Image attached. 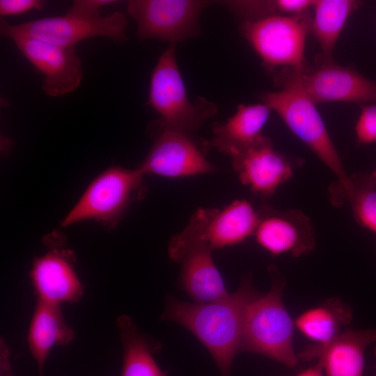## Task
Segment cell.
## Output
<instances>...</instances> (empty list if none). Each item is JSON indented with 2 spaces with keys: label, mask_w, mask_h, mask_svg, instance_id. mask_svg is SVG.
Returning <instances> with one entry per match:
<instances>
[{
  "label": "cell",
  "mask_w": 376,
  "mask_h": 376,
  "mask_svg": "<svg viewBox=\"0 0 376 376\" xmlns=\"http://www.w3.org/2000/svg\"><path fill=\"white\" fill-rule=\"evenodd\" d=\"M318 62L315 68L306 70L301 76L303 88L316 104L327 102H376V81L334 60Z\"/></svg>",
  "instance_id": "obj_14"
},
{
  "label": "cell",
  "mask_w": 376,
  "mask_h": 376,
  "mask_svg": "<svg viewBox=\"0 0 376 376\" xmlns=\"http://www.w3.org/2000/svg\"><path fill=\"white\" fill-rule=\"evenodd\" d=\"M150 127L153 137L152 146L136 167L144 175L153 174L178 178L210 173L217 170L190 133L165 128L155 122Z\"/></svg>",
  "instance_id": "obj_10"
},
{
  "label": "cell",
  "mask_w": 376,
  "mask_h": 376,
  "mask_svg": "<svg viewBox=\"0 0 376 376\" xmlns=\"http://www.w3.org/2000/svg\"><path fill=\"white\" fill-rule=\"evenodd\" d=\"M371 175H372V178H373L374 182H375V184H376V168H375V170L371 173Z\"/></svg>",
  "instance_id": "obj_28"
},
{
  "label": "cell",
  "mask_w": 376,
  "mask_h": 376,
  "mask_svg": "<svg viewBox=\"0 0 376 376\" xmlns=\"http://www.w3.org/2000/svg\"><path fill=\"white\" fill-rule=\"evenodd\" d=\"M376 343V329H347L324 347L309 346L299 359L318 358L325 376H363L366 348Z\"/></svg>",
  "instance_id": "obj_16"
},
{
  "label": "cell",
  "mask_w": 376,
  "mask_h": 376,
  "mask_svg": "<svg viewBox=\"0 0 376 376\" xmlns=\"http://www.w3.org/2000/svg\"><path fill=\"white\" fill-rule=\"evenodd\" d=\"M45 244L47 251L33 260L29 272L38 299L60 306L76 302L84 288L75 271L74 253L58 233L48 235Z\"/></svg>",
  "instance_id": "obj_11"
},
{
  "label": "cell",
  "mask_w": 376,
  "mask_h": 376,
  "mask_svg": "<svg viewBox=\"0 0 376 376\" xmlns=\"http://www.w3.org/2000/svg\"><path fill=\"white\" fill-rule=\"evenodd\" d=\"M23 56L44 75L43 92L61 97L75 91L83 77L82 63L75 47H62L37 39H11Z\"/></svg>",
  "instance_id": "obj_13"
},
{
  "label": "cell",
  "mask_w": 376,
  "mask_h": 376,
  "mask_svg": "<svg viewBox=\"0 0 376 376\" xmlns=\"http://www.w3.org/2000/svg\"><path fill=\"white\" fill-rule=\"evenodd\" d=\"M352 191L347 198L356 221L376 233V184L371 173L351 175Z\"/></svg>",
  "instance_id": "obj_23"
},
{
  "label": "cell",
  "mask_w": 376,
  "mask_h": 376,
  "mask_svg": "<svg viewBox=\"0 0 376 376\" xmlns=\"http://www.w3.org/2000/svg\"><path fill=\"white\" fill-rule=\"evenodd\" d=\"M260 218L251 203L233 201L224 208H199L187 225L171 239L168 253L191 245L206 246L212 251L238 244L253 236Z\"/></svg>",
  "instance_id": "obj_8"
},
{
  "label": "cell",
  "mask_w": 376,
  "mask_h": 376,
  "mask_svg": "<svg viewBox=\"0 0 376 376\" xmlns=\"http://www.w3.org/2000/svg\"><path fill=\"white\" fill-rule=\"evenodd\" d=\"M212 3L198 0H132L127 3V12L136 23L140 40L156 39L174 45L199 33L201 13Z\"/></svg>",
  "instance_id": "obj_9"
},
{
  "label": "cell",
  "mask_w": 376,
  "mask_h": 376,
  "mask_svg": "<svg viewBox=\"0 0 376 376\" xmlns=\"http://www.w3.org/2000/svg\"><path fill=\"white\" fill-rule=\"evenodd\" d=\"M10 350L6 342L1 338L0 343V376H15L13 373Z\"/></svg>",
  "instance_id": "obj_26"
},
{
  "label": "cell",
  "mask_w": 376,
  "mask_h": 376,
  "mask_svg": "<svg viewBox=\"0 0 376 376\" xmlns=\"http://www.w3.org/2000/svg\"><path fill=\"white\" fill-rule=\"evenodd\" d=\"M230 157L241 183L262 197L272 195L288 181L299 164L279 151L264 135Z\"/></svg>",
  "instance_id": "obj_12"
},
{
  "label": "cell",
  "mask_w": 376,
  "mask_h": 376,
  "mask_svg": "<svg viewBox=\"0 0 376 376\" xmlns=\"http://www.w3.org/2000/svg\"><path fill=\"white\" fill-rule=\"evenodd\" d=\"M297 376H324L320 363L318 362L313 366L301 372Z\"/></svg>",
  "instance_id": "obj_27"
},
{
  "label": "cell",
  "mask_w": 376,
  "mask_h": 376,
  "mask_svg": "<svg viewBox=\"0 0 376 376\" xmlns=\"http://www.w3.org/2000/svg\"><path fill=\"white\" fill-rule=\"evenodd\" d=\"M361 4L355 0H315L310 31L321 49L319 60H333V50L342 30Z\"/></svg>",
  "instance_id": "obj_21"
},
{
  "label": "cell",
  "mask_w": 376,
  "mask_h": 376,
  "mask_svg": "<svg viewBox=\"0 0 376 376\" xmlns=\"http://www.w3.org/2000/svg\"><path fill=\"white\" fill-rule=\"evenodd\" d=\"M44 6V1L40 0H1L0 15H17L32 10H41Z\"/></svg>",
  "instance_id": "obj_25"
},
{
  "label": "cell",
  "mask_w": 376,
  "mask_h": 376,
  "mask_svg": "<svg viewBox=\"0 0 376 376\" xmlns=\"http://www.w3.org/2000/svg\"><path fill=\"white\" fill-rule=\"evenodd\" d=\"M114 2L77 0L63 15L17 24L1 20V32L10 39L26 37L67 47H75L77 43L94 37H105L114 42H123L127 40L125 15L118 11L104 17L100 13L102 7Z\"/></svg>",
  "instance_id": "obj_3"
},
{
  "label": "cell",
  "mask_w": 376,
  "mask_h": 376,
  "mask_svg": "<svg viewBox=\"0 0 376 376\" xmlns=\"http://www.w3.org/2000/svg\"><path fill=\"white\" fill-rule=\"evenodd\" d=\"M75 331L65 322L60 305L37 299L30 322L28 345L40 376L53 347L69 344Z\"/></svg>",
  "instance_id": "obj_19"
},
{
  "label": "cell",
  "mask_w": 376,
  "mask_h": 376,
  "mask_svg": "<svg viewBox=\"0 0 376 376\" xmlns=\"http://www.w3.org/2000/svg\"><path fill=\"white\" fill-rule=\"evenodd\" d=\"M352 318L351 308L339 299H329L324 304L301 313L295 327L316 347L329 344L340 334V329Z\"/></svg>",
  "instance_id": "obj_22"
},
{
  "label": "cell",
  "mask_w": 376,
  "mask_h": 376,
  "mask_svg": "<svg viewBox=\"0 0 376 376\" xmlns=\"http://www.w3.org/2000/svg\"><path fill=\"white\" fill-rule=\"evenodd\" d=\"M355 134L359 144L376 143V102L361 106L355 125Z\"/></svg>",
  "instance_id": "obj_24"
},
{
  "label": "cell",
  "mask_w": 376,
  "mask_h": 376,
  "mask_svg": "<svg viewBox=\"0 0 376 376\" xmlns=\"http://www.w3.org/2000/svg\"><path fill=\"white\" fill-rule=\"evenodd\" d=\"M311 17L274 15L244 20L241 32L274 80L306 70L304 51Z\"/></svg>",
  "instance_id": "obj_5"
},
{
  "label": "cell",
  "mask_w": 376,
  "mask_h": 376,
  "mask_svg": "<svg viewBox=\"0 0 376 376\" xmlns=\"http://www.w3.org/2000/svg\"><path fill=\"white\" fill-rule=\"evenodd\" d=\"M144 175L136 168L111 166L97 175L61 221V227L88 220L114 228L130 205L147 193Z\"/></svg>",
  "instance_id": "obj_6"
},
{
  "label": "cell",
  "mask_w": 376,
  "mask_h": 376,
  "mask_svg": "<svg viewBox=\"0 0 376 376\" xmlns=\"http://www.w3.org/2000/svg\"><path fill=\"white\" fill-rule=\"evenodd\" d=\"M271 109L265 103L240 104L226 122L212 126V139L205 146L213 147L230 157L258 141L269 117Z\"/></svg>",
  "instance_id": "obj_18"
},
{
  "label": "cell",
  "mask_w": 376,
  "mask_h": 376,
  "mask_svg": "<svg viewBox=\"0 0 376 376\" xmlns=\"http://www.w3.org/2000/svg\"><path fill=\"white\" fill-rule=\"evenodd\" d=\"M259 214L253 236L257 243L270 254L299 257L314 249L315 230L310 219L301 211L279 210L263 206Z\"/></svg>",
  "instance_id": "obj_15"
},
{
  "label": "cell",
  "mask_w": 376,
  "mask_h": 376,
  "mask_svg": "<svg viewBox=\"0 0 376 376\" xmlns=\"http://www.w3.org/2000/svg\"><path fill=\"white\" fill-rule=\"evenodd\" d=\"M260 295L247 275L235 292L217 301L189 303L166 295L160 320L189 331L208 350L221 376H230L234 358L240 352L247 308Z\"/></svg>",
  "instance_id": "obj_1"
},
{
  "label": "cell",
  "mask_w": 376,
  "mask_h": 376,
  "mask_svg": "<svg viewBox=\"0 0 376 376\" xmlns=\"http://www.w3.org/2000/svg\"><path fill=\"white\" fill-rule=\"evenodd\" d=\"M148 104L159 116L158 125L191 133L217 113L214 103L205 98L192 102L177 63L174 45L159 56L150 80Z\"/></svg>",
  "instance_id": "obj_7"
},
{
  "label": "cell",
  "mask_w": 376,
  "mask_h": 376,
  "mask_svg": "<svg viewBox=\"0 0 376 376\" xmlns=\"http://www.w3.org/2000/svg\"><path fill=\"white\" fill-rule=\"evenodd\" d=\"M169 258L181 265L178 285L194 303L217 301L230 294L213 260L212 251L206 246H189Z\"/></svg>",
  "instance_id": "obj_17"
},
{
  "label": "cell",
  "mask_w": 376,
  "mask_h": 376,
  "mask_svg": "<svg viewBox=\"0 0 376 376\" xmlns=\"http://www.w3.org/2000/svg\"><path fill=\"white\" fill-rule=\"evenodd\" d=\"M271 287L249 305L244 322L240 352L257 354L288 367L299 361L292 338L295 322L282 300L285 281L277 268L269 266Z\"/></svg>",
  "instance_id": "obj_4"
},
{
  "label": "cell",
  "mask_w": 376,
  "mask_h": 376,
  "mask_svg": "<svg viewBox=\"0 0 376 376\" xmlns=\"http://www.w3.org/2000/svg\"><path fill=\"white\" fill-rule=\"evenodd\" d=\"M375 348H374V354H375V357L376 358V343H375ZM375 376H376V374H375Z\"/></svg>",
  "instance_id": "obj_29"
},
{
  "label": "cell",
  "mask_w": 376,
  "mask_h": 376,
  "mask_svg": "<svg viewBox=\"0 0 376 376\" xmlns=\"http://www.w3.org/2000/svg\"><path fill=\"white\" fill-rule=\"evenodd\" d=\"M303 72H292L279 78L276 81L281 88L265 93L261 100L334 174L348 198L353 188L351 177L343 166L316 104L303 88Z\"/></svg>",
  "instance_id": "obj_2"
},
{
  "label": "cell",
  "mask_w": 376,
  "mask_h": 376,
  "mask_svg": "<svg viewBox=\"0 0 376 376\" xmlns=\"http://www.w3.org/2000/svg\"><path fill=\"white\" fill-rule=\"evenodd\" d=\"M116 324L123 352L120 376H167L154 358L160 345L141 334L128 315L118 316Z\"/></svg>",
  "instance_id": "obj_20"
}]
</instances>
